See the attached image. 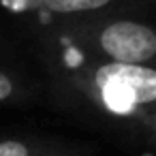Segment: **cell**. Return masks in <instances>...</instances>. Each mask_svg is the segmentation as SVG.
Returning a JSON list of instances; mask_svg holds the SVG:
<instances>
[{"mask_svg": "<svg viewBox=\"0 0 156 156\" xmlns=\"http://www.w3.org/2000/svg\"><path fill=\"white\" fill-rule=\"evenodd\" d=\"M77 54V51H75ZM58 75L69 90L79 94L101 115L143 128H156V71L145 64H118L77 54L58 64Z\"/></svg>", "mask_w": 156, "mask_h": 156, "instance_id": "6da1fadb", "label": "cell"}, {"mask_svg": "<svg viewBox=\"0 0 156 156\" xmlns=\"http://www.w3.org/2000/svg\"><path fill=\"white\" fill-rule=\"evenodd\" d=\"M62 37L73 51L103 62L152 66L156 58L154 28L133 17H77L62 26Z\"/></svg>", "mask_w": 156, "mask_h": 156, "instance_id": "7a4b0ae2", "label": "cell"}, {"mask_svg": "<svg viewBox=\"0 0 156 156\" xmlns=\"http://www.w3.org/2000/svg\"><path fill=\"white\" fill-rule=\"evenodd\" d=\"M120 0H34V7L51 17L77 20L86 15H98L101 11L113 7Z\"/></svg>", "mask_w": 156, "mask_h": 156, "instance_id": "3957f363", "label": "cell"}, {"mask_svg": "<svg viewBox=\"0 0 156 156\" xmlns=\"http://www.w3.org/2000/svg\"><path fill=\"white\" fill-rule=\"evenodd\" d=\"M49 147L39 141L28 139H2L0 141V156H54Z\"/></svg>", "mask_w": 156, "mask_h": 156, "instance_id": "277c9868", "label": "cell"}, {"mask_svg": "<svg viewBox=\"0 0 156 156\" xmlns=\"http://www.w3.org/2000/svg\"><path fill=\"white\" fill-rule=\"evenodd\" d=\"M26 98V86L7 69L0 66V105L22 103Z\"/></svg>", "mask_w": 156, "mask_h": 156, "instance_id": "5b68a950", "label": "cell"}]
</instances>
